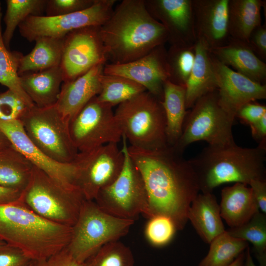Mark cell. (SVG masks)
<instances>
[{
    "mask_svg": "<svg viewBox=\"0 0 266 266\" xmlns=\"http://www.w3.org/2000/svg\"><path fill=\"white\" fill-rule=\"evenodd\" d=\"M128 149L142 178L151 217L166 216L177 230L183 229L190 205L200 191L189 160L169 145L156 150L130 145Z\"/></svg>",
    "mask_w": 266,
    "mask_h": 266,
    "instance_id": "1",
    "label": "cell"
},
{
    "mask_svg": "<svg viewBox=\"0 0 266 266\" xmlns=\"http://www.w3.org/2000/svg\"><path fill=\"white\" fill-rule=\"evenodd\" d=\"M100 34L109 64L137 60L165 44L166 28L148 11L144 0H123L100 27Z\"/></svg>",
    "mask_w": 266,
    "mask_h": 266,
    "instance_id": "2",
    "label": "cell"
},
{
    "mask_svg": "<svg viewBox=\"0 0 266 266\" xmlns=\"http://www.w3.org/2000/svg\"><path fill=\"white\" fill-rule=\"evenodd\" d=\"M189 160L203 193L226 183L248 185L254 180H266V147L260 145L245 148L235 142L208 145Z\"/></svg>",
    "mask_w": 266,
    "mask_h": 266,
    "instance_id": "3",
    "label": "cell"
},
{
    "mask_svg": "<svg viewBox=\"0 0 266 266\" xmlns=\"http://www.w3.org/2000/svg\"><path fill=\"white\" fill-rule=\"evenodd\" d=\"M72 227L38 215L18 200L0 205V239L32 260L47 258L69 244Z\"/></svg>",
    "mask_w": 266,
    "mask_h": 266,
    "instance_id": "4",
    "label": "cell"
},
{
    "mask_svg": "<svg viewBox=\"0 0 266 266\" xmlns=\"http://www.w3.org/2000/svg\"><path fill=\"white\" fill-rule=\"evenodd\" d=\"M114 114L130 146L147 150L168 146L162 100L149 92L120 103Z\"/></svg>",
    "mask_w": 266,
    "mask_h": 266,
    "instance_id": "5",
    "label": "cell"
},
{
    "mask_svg": "<svg viewBox=\"0 0 266 266\" xmlns=\"http://www.w3.org/2000/svg\"><path fill=\"white\" fill-rule=\"evenodd\" d=\"M84 200L77 187L65 186L33 166L31 179L19 201L47 220L72 227Z\"/></svg>",
    "mask_w": 266,
    "mask_h": 266,
    "instance_id": "6",
    "label": "cell"
},
{
    "mask_svg": "<svg viewBox=\"0 0 266 266\" xmlns=\"http://www.w3.org/2000/svg\"><path fill=\"white\" fill-rule=\"evenodd\" d=\"M133 223L110 215L94 200H85L67 248L76 260L84 263L105 244L126 235Z\"/></svg>",
    "mask_w": 266,
    "mask_h": 266,
    "instance_id": "7",
    "label": "cell"
},
{
    "mask_svg": "<svg viewBox=\"0 0 266 266\" xmlns=\"http://www.w3.org/2000/svg\"><path fill=\"white\" fill-rule=\"evenodd\" d=\"M124 155L122 169L116 179L101 189L94 201L106 213L134 221L142 214L150 219L147 196L141 176L130 158L127 140L122 136Z\"/></svg>",
    "mask_w": 266,
    "mask_h": 266,
    "instance_id": "8",
    "label": "cell"
},
{
    "mask_svg": "<svg viewBox=\"0 0 266 266\" xmlns=\"http://www.w3.org/2000/svg\"><path fill=\"white\" fill-rule=\"evenodd\" d=\"M188 111L181 135L172 146L183 153L191 143L204 141L208 145L234 142L232 127L234 119L219 104L217 90L199 98Z\"/></svg>",
    "mask_w": 266,
    "mask_h": 266,
    "instance_id": "9",
    "label": "cell"
},
{
    "mask_svg": "<svg viewBox=\"0 0 266 266\" xmlns=\"http://www.w3.org/2000/svg\"><path fill=\"white\" fill-rule=\"evenodd\" d=\"M27 136L34 144L51 160L70 164L79 152L69 133V122L65 120L56 104L28 109L20 119Z\"/></svg>",
    "mask_w": 266,
    "mask_h": 266,
    "instance_id": "10",
    "label": "cell"
},
{
    "mask_svg": "<svg viewBox=\"0 0 266 266\" xmlns=\"http://www.w3.org/2000/svg\"><path fill=\"white\" fill-rule=\"evenodd\" d=\"M112 108L96 96L69 121V134L78 152H88L121 140L122 131Z\"/></svg>",
    "mask_w": 266,
    "mask_h": 266,
    "instance_id": "11",
    "label": "cell"
},
{
    "mask_svg": "<svg viewBox=\"0 0 266 266\" xmlns=\"http://www.w3.org/2000/svg\"><path fill=\"white\" fill-rule=\"evenodd\" d=\"M124 161L123 152L115 143H108L88 152H79L73 162L74 185L86 200H94L99 192L118 177Z\"/></svg>",
    "mask_w": 266,
    "mask_h": 266,
    "instance_id": "12",
    "label": "cell"
},
{
    "mask_svg": "<svg viewBox=\"0 0 266 266\" xmlns=\"http://www.w3.org/2000/svg\"><path fill=\"white\" fill-rule=\"evenodd\" d=\"M115 0H95L90 7L57 16H31L18 27L20 34L32 42L41 36L63 38L76 30L101 26L110 17Z\"/></svg>",
    "mask_w": 266,
    "mask_h": 266,
    "instance_id": "13",
    "label": "cell"
},
{
    "mask_svg": "<svg viewBox=\"0 0 266 266\" xmlns=\"http://www.w3.org/2000/svg\"><path fill=\"white\" fill-rule=\"evenodd\" d=\"M100 27L80 28L65 37L60 65L63 82L76 79L97 65L106 64L107 60Z\"/></svg>",
    "mask_w": 266,
    "mask_h": 266,
    "instance_id": "14",
    "label": "cell"
},
{
    "mask_svg": "<svg viewBox=\"0 0 266 266\" xmlns=\"http://www.w3.org/2000/svg\"><path fill=\"white\" fill-rule=\"evenodd\" d=\"M166 53L165 44L161 45L132 62L121 64H106L103 73L129 78L162 101L164 84L169 77Z\"/></svg>",
    "mask_w": 266,
    "mask_h": 266,
    "instance_id": "15",
    "label": "cell"
},
{
    "mask_svg": "<svg viewBox=\"0 0 266 266\" xmlns=\"http://www.w3.org/2000/svg\"><path fill=\"white\" fill-rule=\"evenodd\" d=\"M219 102L233 119L245 104L266 98V85L256 82L221 63L211 55Z\"/></svg>",
    "mask_w": 266,
    "mask_h": 266,
    "instance_id": "16",
    "label": "cell"
},
{
    "mask_svg": "<svg viewBox=\"0 0 266 266\" xmlns=\"http://www.w3.org/2000/svg\"><path fill=\"white\" fill-rule=\"evenodd\" d=\"M151 15L166 29L172 45L195 43L192 0H144Z\"/></svg>",
    "mask_w": 266,
    "mask_h": 266,
    "instance_id": "17",
    "label": "cell"
},
{
    "mask_svg": "<svg viewBox=\"0 0 266 266\" xmlns=\"http://www.w3.org/2000/svg\"><path fill=\"white\" fill-rule=\"evenodd\" d=\"M0 130L12 146L36 167L68 187L74 185L75 167L73 162L62 164L46 156L27 136L20 120H0Z\"/></svg>",
    "mask_w": 266,
    "mask_h": 266,
    "instance_id": "18",
    "label": "cell"
},
{
    "mask_svg": "<svg viewBox=\"0 0 266 266\" xmlns=\"http://www.w3.org/2000/svg\"><path fill=\"white\" fill-rule=\"evenodd\" d=\"M229 0H192L197 39L203 40L210 49L226 45L228 32Z\"/></svg>",
    "mask_w": 266,
    "mask_h": 266,
    "instance_id": "19",
    "label": "cell"
},
{
    "mask_svg": "<svg viewBox=\"0 0 266 266\" xmlns=\"http://www.w3.org/2000/svg\"><path fill=\"white\" fill-rule=\"evenodd\" d=\"M105 65H97L76 79L63 82L56 107L69 121L100 91V77Z\"/></svg>",
    "mask_w": 266,
    "mask_h": 266,
    "instance_id": "20",
    "label": "cell"
},
{
    "mask_svg": "<svg viewBox=\"0 0 266 266\" xmlns=\"http://www.w3.org/2000/svg\"><path fill=\"white\" fill-rule=\"evenodd\" d=\"M210 51L218 61L235 71L258 83L266 82V64L257 57L248 42L230 37L226 45Z\"/></svg>",
    "mask_w": 266,
    "mask_h": 266,
    "instance_id": "21",
    "label": "cell"
},
{
    "mask_svg": "<svg viewBox=\"0 0 266 266\" xmlns=\"http://www.w3.org/2000/svg\"><path fill=\"white\" fill-rule=\"evenodd\" d=\"M195 50L194 64L185 86L187 109L202 96L217 89L209 47L203 40L197 39Z\"/></svg>",
    "mask_w": 266,
    "mask_h": 266,
    "instance_id": "22",
    "label": "cell"
},
{
    "mask_svg": "<svg viewBox=\"0 0 266 266\" xmlns=\"http://www.w3.org/2000/svg\"><path fill=\"white\" fill-rule=\"evenodd\" d=\"M221 196V217L231 228L245 224L260 211L247 185L236 183L226 187L222 190Z\"/></svg>",
    "mask_w": 266,
    "mask_h": 266,
    "instance_id": "23",
    "label": "cell"
},
{
    "mask_svg": "<svg viewBox=\"0 0 266 266\" xmlns=\"http://www.w3.org/2000/svg\"><path fill=\"white\" fill-rule=\"evenodd\" d=\"M22 88L37 107L56 104L63 82L60 66L19 76Z\"/></svg>",
    "mask_w": 266,
    "mask_h": 266,
    "instance_id": "24",
    "label": "cell"
},
{
    "mask_svg": "<svg viewBox=\"0 0 266 266\" xmlns=\"http://www.w3.org/2000/svg\"><path fill=\"white\" fill-rule=\"evenodd\" d=\"M197 233L208 244L226 230L220 207L212 193L199 194L192 201L188 213Z\"/></svg>",
    "mask_w": 266,
    "mask_h": 266,
    "instance_id": "25",
    "label": "cell"
},
{
    "mask_svg": "<svg viewBox=\"0 0 266 266\" xmlns=\"http://www.w3.org/2000/svg\"><path fill=\"white\" fill-rule=\"evenodd\" d=\"M263 0H229L228 32L231 38L248 42L253 31L261 25Z\"/></svg>",
    "mask_w": 266,
    "mask_h": 266,
    "instance_id": "26",
    "label": "cell"
},
{
    "mask_svg": "<svg viewBox=\"0 0 266 266\" xmlns=\"http://www.w3.org/2000/svg\"><path fill=\"white\" fill-rule=\"evenodd\" d=\"M65 37L57 38L41 36L34 41L35 46L26 55L20 59L19 76L36 72L60 65Z\"/></svg>",
    "mask_w": 266,
    "mask_h": 266,
    "instance_id": "27",
    "label": "cell"
},
{
    "mask_svg": "<svg viewBox=\"0 0 266 266\" xmlns=\"http://www.w3.org/2000/svg\"><path fill=\"white\" fill-rule=\"evenodd\" d=\"M162 103L166 116L167 144L173 146L181 135L188 112L185 87L166 81L164 84Z\"/></svg>",
    "mask_w": 266,
    "mask_h": 266,
    "instance_id": "28",
    "label": "cell"
},
{
    "mask_svg": "<svg viewBox=\"0 0 266 266\" xmlns=\"http://www.w3.org/2000/svg\"><path fill=\"white\" fill-rule=\"evenodd\" d=\"M33 165L12 146L0 150V185L23 192L31 178Z\"/></svg>",
    "mask_w": 266,
    "mask_h": 266,
    "instance_id": "29",
    "label": "cell"
},
{
    "mask_svg": "<svg viewBox=\"0 0 266 266\" xmlns=\"http://www.w3.org/2000/svg\"><path fill=\"white\" fill-rule=\"evenodd\" d=\"M2 8L0 2V83L20 98L29 107L35 105L22 87L18 69L23 54L10 51L5 46L2 33Z\"/></svg>",
    "mask_w": 266,
    "mask_h": 266,
    "instance_id": "30",
    "label": "cell"
},
{
    "mask_svg": "<svg viewBox=\"0 0 266 266\" xmlns=\"http://www.w3.org/2000/svg\"><path fill=\"white\" fill-rule=\"evenodd\" d=\"M47 0H7L6 10L3 17L5 28L2 39L9 49L11 40L17 27L31 16H43Z\"/></svg>",
    "mask_w": 266,
    "mask_h": 266,
    "instance_id": "31",
    "label": "cell"
},
{
    "mask_svg": "<svg viewBox=\"0 0 266 266\" xmlns=\"http://www.w3.org/2000/svg\"><path fill=\"white\" fill-rule=\"evenodd\" d=\"M209 244L208 252L199 266H228L249 247L248 242L231 236L226 231Z\"/></svg>",
    "mask_w": 266,
    "mask_h": 266,
    "instance_id": "32",
    "label": "cell"
},
{
    "mask_svg": "<svg viewBox=\"0 0 266 266\" xmlns=\"http://www.w3.org/2000/svg\"><path fill=\"white\" fill-rule=\"evenodd\" d=\"M146 91L143 86L129 78L103 73L100 77V91L97 97L113 107Z\"/></svg>",
    "mask_w": 266,
    "mask_h": 266,
    "instance_id": "33",
    "label": "cell"
},
{
    "mask_svg": "<svg viewBox=\"0 0 266 266\" xmlns=\"http://www.w3.org/2000/svg\"><path fill=\"white\" fill-rule=\"evenodd\" d=\"M231 236L251 243L260 266H266V215L260 211L245 224L226 231Z\"/></svg>",
    "mask_w": 266,
    "mask_h": 266,
    "instance_id": "34",
    "label": "cell"
},
{
    "mask_svg": "<svg viewBox=\"0 0 266 266\" xmlns=\"http://www.w3.org/2000/svg\"><path fill=\"white\" fill-rule=\"evenodd\" d=\"M195 55V43L170 45L166 53L169 73L168 80L185 87L193 67Z\"/></svg>",
    "mask_w": 266,
    "mask_h": 266,
    "instance_id": "35",
    "label": "cell"
},
{
    "mask_svg": "<svg viewBox=\"0 0 266 266\" xmlns=\"http://www.w3.org/2000/svg\"><path fill=\"white\" fill-rule=\"evenodd\" d=\"M134 264L130 248L118 240L105 244L84 262L85 266H134Z\"/></svg>",
    "mask_w": 266,
    "mask_h": 266,
    "instance_id": "36",
    "label": "cell"
},
{
    "mask_svg": "<svg viewBox=\"0 0 266 266\" xmlns=\"http://www.w3.org/2000/svg\"><path fill=\"white\" fill-rule=\"evenodd\" d=\"M176 230L171 218L156 215L149 219L145 228V235L152 245L162 246L170 241Z\"/></svg>",
    "mask_w": 266,
    "mask_h": 266,
    "instance_id": "37",
    "label": "cell"
},
{
    "mask_svg": "<svg viewBox=\"0 0 266 266\" xmlns=\"http://www.w3.org/2000/svg\"><path fill=\"white\" fill-rule=\"evenodd\" d=\"M30 107L16 94L9 89L0 93V120H20Z\"/></svg>",
    "mask_w": 266,
    "mask_h": 266,
    "instance_id": "38",
    "label": "cell"
},
{
    "mask_svg": "<svg viewBox=\"0 0 266 266\" xmlns=\"http://www.w3.org/2000/svg\"><path fill=\"white\" fill-rule=\"evenodd\" d=\"M95 0H47L46 16H57L85 10L91 7Z\"/></svg>",
    "mask_w": 266,
    "mask_h": 266,
    "instance_id": "39",
    "label": "cell"
},
{
    "mask_svg": "<svg viewBox=\"0 0 266 266\" xmlns=\"http://www.w3.org/2000/svg\"><path fill=\"white\" fill-rule=\"evenodd\" d=\"M32 260L16 247L6 243L0 246V266H30Z\"/></svg>",
    "mask_w": 266,
    "mask_h": 266,
    "instance_id": "40",
    "label": "cell"
},
{
    "mask_svg": "<svg viewBox=\"0 0 266 266\" xmlns=\"http://www.w3.org/2000/svg\"><path fill=\"white\" fill-rule=\"evenodd\" d=\"M30 266H85V265L84 263L76 260L66 246L47 258L32 260Z\"/></svg>",
    "mask_w": 266,
    "mask_h": 266,
    "instance_id": "41",
    "label": "cell"
},
{
    "mask_svg": "<svg viewBox=\"0 0 266 266\" xmlns=\"http://www.w3.org/2000/svg\"><path fill=\"white\" fill-rule=\"evenodd\" d=\"M266 114V106L256 101L248 102L237 111L235 118L249 126Z\"/></svg>",
    "mask_w": 266,
    "mask_h": 266,
    "instance_id": "42",
    "label": "cell"
},
{
    "mask_svg": "<svg viewBox=\"0 0 266 266\" xmlns=\"http://www.w3.org/2000/svg\"><path fill=\"white\" fill-rule=\"evenodd\" d=\"M255 54L261 60L266 61V25H261L251 33L248 42Z\"/></svg>",
    "mask_w": 266,
    "mask_h": 266,
    "instance_id": "43",
    "label": "cell"
},
{
    "mask_svg": "<svg viewBox=\"0 0 266 266\" xmlns=\"http://www.w3.org/2000/svg\"><path fill=\"white\" fill-rule=\"evenodd\" d=\"M249 185L259 210L266 214V180H254Z\"/></svg>",
    "mask_w": 266,
    "mask_h": 266,
    "instance_id": "44",
    "label": "cell"
},
{
    "mask_svg": "<svg viewBox=\"0 0 266 266\" xmlns=\"http://www.w3.org/2000/svg\"><path fill=\"white\" fill-rule=\"evenodd\" d=\"M250 127L252 136L258 145L266 147V114Z\"/></svg>",
    "mask_w": 266,
    "mask_h": 266,
    "instance_id": "45",
    "label": "cell"
},
{
    "mask_svg": "<svg viewBox=\"0 0 266 266\" xmlns=\"http://www.w3.org/2000/svg\"><path fill=\"white\" fill-rule=\"evenodd\" d=\"M21 194L19 190L0 185V205L18 201Z\"/></svg>",
    "mask_w": 266,
    "mask_h": 266,
    "instance_id": "46",
    "label": "cell"
},
{
    "mask_svg": "<svg viewBox=\"0 0 266 266\" xmlns=\"http://www.w3.org/2000/svg\"><path fill=\"white\" fill-rule=\"evenodd\" d=\"M11 146L12 145L4 133L0 130V150Z\"/></svg>",
    "mask_w": 266,
    "mask_h": 266,
    "instance_id": "47",
    "label": "cell"
},
{
    "mask_svg": "<svg viewBox=\"0 0 266 266\" xmlns=\"http://www.w3.org/2000/svg\"><path fill=\"white\" fill-rule=\"evenodd\" d=\"M245 258V252L244 251L228 266H244Z\"/></svg>",
    "mask_w": 266,
    "mask_h": 266,
    "instance_id": "48",
    "label": "cell"
},
{
    "mask_svg": "<svg viewBox=\"0 0 266 266\" xmlns=\"http://www.w3.org/2000/svg\"><path fill=\"white\" fill-rule=\"evenodd\" d=\"M245 258L244 261V266H257L253 259L251 255L250 248L248 247L245 251Z\"/></svg>",
    "mask_w": 266,
    "mask_h": 266,
    "instance_id": "49",
    "label": "cell"
},
{
    "mask_svg": "<svg viewBox=\"0 0 266 266\" xmlns=\"http://www.w3.org/2000/svg\"><path fill=\"white\" fill-rule=\"evenodd\" d=\"M4 243H5V242L0 239V246Z\"/></svg>",
    "mask_w": 266,
    "mask_h": 266,
    "instance_id": "50",
    "label": "cell"
},
{
    "mask_svg": "<svg viewBox=\"0 0 266 266\" xmlns=\"http://www.w3.org/2000/svg\"></svg>",
    "mask_w": 266,
    "mask_h": 266,
    "instance_id": "51",
    "label": "cell"
}]
</instances>
